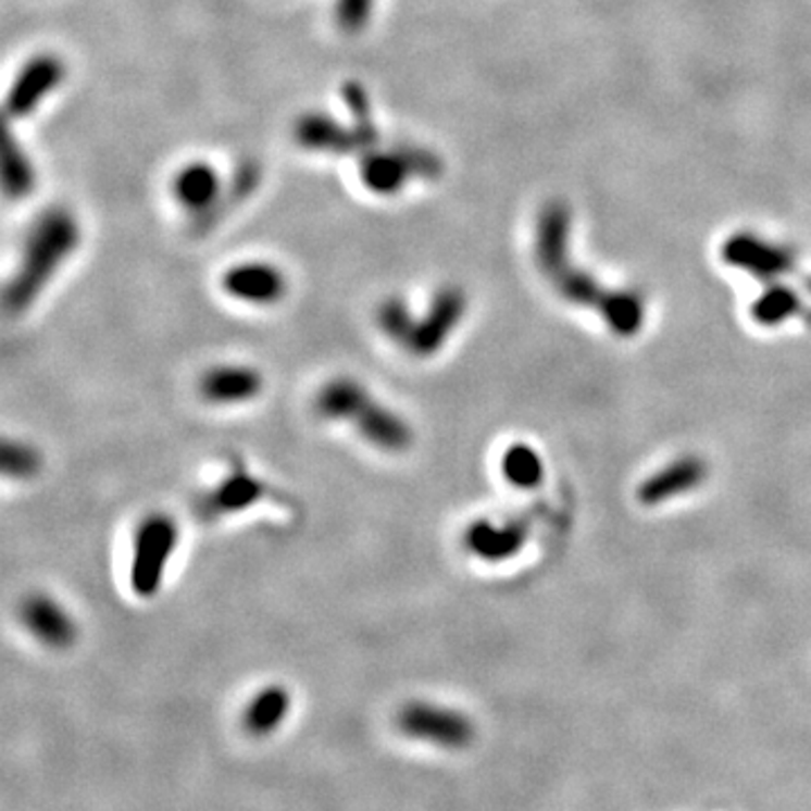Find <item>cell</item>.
I'll return each mask as SVG.
<instances>
[{
    "label": "cell",
    "mask_w": 811,
    "mask_h": 811,
    "mask_svg": "<svg viewBox=\"0 0 811 811\" xmlns=\"http://www.w3.org/2000/svg\"><path fill=\"white\" fill-rule=\"evenodd\" d=\"M359 174L367 190L379 197H390V195L401 192L403 185L409 183V178L413 176L399 147L392 151L367 149L361 155Z\"/></svg>",
    "instance_id": "17"
},
{
    "label": "cell",
    "mask_w": 811,
    "mask_h": 811,
    "mask_svg": "<svg viewBox=\"0 0 811 811\" xmlns=\"http://www.w3.org/2000/svg\"><path fill=\"white\" fill-rule=\"evenodd\" d=\"M64 77L66 64L57 54L43 52L27 59L10 88L8 115L14 120L33 115L50 92L64 82Z\"/></svg>",
    "instance_id": "10"
},
{
    "label": "cell",
    "mask_w": 811,
    "mask_h": 811,
    "mask_svg": "<svg viewBox=\"0 0 811 811\" xmlns=\"http://www.w3.org/2000/svg\"><path fill=\"white\" fill-rule=\"evenodd\" d=\"M340 96H342V100H346V104H348V109H350V113L354 117L357 127H361V129H377V127H374V122H372V107H370V98H367V92H365L363 84L348 82L346 86H342Z\"/></svg>",
    "instance_id": "28"
},
{
    "label": "cell",
    "mask_w": 811,
    "mask_h": 811,
    "mask_svg": "<svg viewBox=\"0 0 811 811\" xmlns=\"http://www.w3.org/2000/svg\"><path fill=\"white\" fill-rule=\"evenodd\" d=\"M571 210L564 201H550L541 208L535 230V258L541 273L552 279L571 264Z\"/></svg>",
    "instance_id": "13"
},
{
    "label": "cell",
    "mask_w": 811,
    "mask_h": 811,
    "mask_svg": "<svg viewBox=\"0 0 811 811\" xmlns=\"http://www.w3.org/2000/svg\"><path fill=\"white\" fill-rule=\"evenodd\" d=\"M600 316L613 334L634 336L645 325V300L640 294L627 289L609 291L604 304L600 307Z\"/></svg>",
    "instance_id": "19"
},
{
    "label": "cell",
    "mask_w": 811,
    "mask_h": 811,
    "mask_svg": "<svg viewBox=\"0 0 811 811\" xmlns=\"http://www.w3.org/2000/svg\"><path fill=\"white\" fill-rule=\"evenodd\" d=\"M550 283L554 285L557 294L564 298L571 304L577 307H588V309H598L604 304L609 289H604L596 277H592L588 271L577 269L573 264L561 269Z\"/></svg>",
    "instance_id": "20"
},
{
    "label": "cell",
    "mask_w": 811,
    "mask_h": 811,
    "mask_svg": "<svg viewBox=\"0 0 811 811\" xmlns=\"http://www.w3.org/2000/svg\"><path fill=\"white\" fill-rule=\"evenodd\" d=\"M415 316L417 314L413 307L401 296H388L377 304V309H374V323H377L379 332L401 350L411 338Z\"/></svg>",
    "instance_id": "23"
},
{
    "label": "cell",
    "mask_w": 811,
    "mask_h": 811,
    "mask_svg": "<svg viewBox=\"0 0 811 811\" xmlns=\"http://www.w3.org/2000/svg\"><path fill=\"white\" fill-rule=\"evenodd\" d=\"M264 388V372L251 363H216L199 377V395L212 406L251 403Z\"/></svg>",
    "instance_id": "11"
},
{
    "label": "cell",
    "mask_w": 811,
    "mask_h": 811,
    "mask_svg": "<svg viewBox=\"0 0 811 811\" xmlns=\"http://www.w3.org/2000/svg\"><path fill=\"white\" fill-rule=\"evenodd\" d=\"M3 178H5V192L10 199H25L29 192L35 190V183H37L33 163H29L21 142H16V138L12 136H8V142H5Z\"/></svg>",
    "instance_id": "24"
},
{
    "label": "cell",
    "mask_w": 811,
    "mask_h": 811,
    "mask_svg": "<svg viewBox=\"0 0 811 811\" xmlns=\"http://www.w3.org/2000/svg\"><path fill=\"white\" fill-rule=\"evenodd\" d=\"M296 142L307 151L319 153H354L374 149L379 140L377 129H361L357 124L346 127L329 113L309 111L296 120L294 127Z\"/></svg>",
    "instance_id": "6"
},
{
    "label": "cell",
    "mask_w": 811,
    "mask_h": 811,
    "mask_svg": "<svg viewBox=\"0 0 811 811\" xmlns=\"http://www.w3.org/2000/svg\"><path fill=\"white\" fill-rule=\"evenodd\" d=\"M728 266L751 273L758 279H777L796 266V253L787 246L766 241L753 233H735L722 246Z\"/></svg>",
    "instance_id": "8"
},
{
    "label": "cell",
    "mask_w": 811,
    "mask_h": 811,
    "mask_svg": "<svg viewBox=\"0 0 811 811\" xmlns=\"http://www.w3.org/2000/svg\"><path fill=\"white\" fill-rule=\"evenodd\" d=\"M501 472L510 485L516 489H535L544 483V460L541 456L523 442L506 449L501 458Z\"/></svg>",
    "instance_id": "22"
},
{
    "label": "cell",
    "mask_w": 811,
    "mask_h": 811,
    "mask_svg": "<svg viewBox=\"0 0 811 811\" xmlns=\"http://www.w3.org/2000/svg\"><path fill=\"white\" fill-rule=\"evenodd\" d=\"M174 199L195 214H208L222 199V176L208 163H190L172 180Z\"/></svg>",
    "instance_id": "16"
},
{
    "label": "cell",
    "mask_w": 811,
    "mask_h": 811,
    "mask_svg": "<svg viewBox=\"0 0 811 811\" xmlns=\"http://www.w3.org/2000/svg\"><path fill=\"white\" fill-rule=\"evenodd\" d=\"M399 151L403 153V159H406V163H409L413 176L426 178V180H435V178L442 176L445 163H442L438 153H433L424 147H406V145H401Z\"/></svg>",
    "instance_id": "27"
},
{
    "label": "cell",
    "mask_w": 811,
    "mask_h": 811,
    "mask_svg": "<svg viewBox=\"0 0 811 811\" xmlns=\"http://www.w3.org/2000/svg\"><path fill=\"white\" fill-rule=\"evenodd\" d=\"M178 539V523L167 512H149L140 519L134 533L129 566V586L138 598L151 600L163 588Z\"/></svg>",
    "instance_id": "3"
},
{
    "label": "cell",
    "mask_w": 811,
    "mask_h": 811,
    "mask_svg": "<svg viewBox=\"0 0 811 811\" xmlns=\"http://www.w3.org/2000/svg\"><path fill=\"white\" fill-rule=\"evenodd\" d=\"M43 470V453L25 440H5L3 474L14 481H33Z\"/></svg>",
    "instance_id": "25"
},
{
    "label": "cell",
    "mask_w": 811,
    "mask_h": 811,
    "mask_svg": "<svg viewBox=\"0 0 811 811\" xmlns=\"http://www.w3.org/2000/svg\"><path fill=\"white\" fill-rule=\"evenodd\" d=\"M800 311H802V300L794 289L785 285H771L753 302L751 316L762 327H777V325L787 323L789 319L798 316Z\"/></svg>",
    "instance_id": "21"
},
{
    "label": "cell",
    "mask_w": 811,
    "mask_h": 811,
    "mask_svg": "<svg viewBox=\"0 0 811 811\" xmlns=\"http://www.w3.org/2000/svg\"><path fill=\"white\" fill-rule=\"evenodd\" d=\"M269 496V485L246 466H235L201 498V512L210 519L239 514Z\"/></svg>",
    "instance_id": "14"
},
{
    "label": "cell",
    "mask_w": 811,
    "mask_h": 811,
    "mask_svg": "<svg viewBox=\"0 0 811 811\" xmlns=\"http://www.w3.org/2000/svg\"><path fill=\"white\" fill-rule=\"evenodd\" d=\"M395 724L401 735L442 748H462L474 737L470 716L431 701H409L401 706Z\"/></svg>",
    "instance_id": "5"
},
{
    "label": "cell",
    "mask_w": 811,
    "mask_h": 811,
    "mask_svg": "<svg viewBox=\"0 0 811 811\" xmlns=\"http://www.w3.org/2000/svg\"><path fill=\"white\" fill-rule=\"evenodd\" d=\"M529 539V523L523 516L510 519H478L466 525L462 546L472 557L489 564H501L516 557Z\"/></svg>",
    "instance_id": "9"
},
{
    "label": "cell",
    "mask_w": 811,
    "mask_h": 811,
    "mask_svg": "<svg viewBox=\"0 0 811 811\" xmlns=\"http://www.w3.org/2000/svg\"><path fill=\"white\" fill-rule=\"evenodd\" d=\"M804 285H807V289H809V294H811V277H807V283H804Z\"/></svg>",
    "instance_id": "29"
},
{
    "label": "cell",
    "mask_w": 811,
    "mask_h": 811,
    "mask_svg": "<svg viewBox=\"0 0 811 811\" xmlns=\"http://www.w3.org/2000/svg\"><path fill=\"white\" fill-rule=\"evenodd\" d=\"M708 478V464L699 456H683L661 466L638 487V501L657 508L672 498L695 491Z\"/></svg>",
    "instance_id": "15"
},
{
    "label": "cell",
    "mask_w": 811,
    "mask_h": 811,
    "mask_svg": "<svg viewBox=\"0 0 811 811\" xmlns=\"http://www.w3.org/2000/svg\"><path fill=\"white\" fill-rule=\"evenodd\" d=\"M291 693L285 685H266L262 688L241 714V726L251 737H266L275 733L291 712Z\"/></svg>",
    "instance_id": "18"
},
{
    "label": "cell",
    "mask_w": 811,
    "mask_h": 811,
    "mask_svg": "<svg viewBox=\"0 0 811 811\" xmlns=\"http://www.w3.org/2000/svg\"><path fill=\"white\" fill-rule=\"evenodd\" d=\"M374 0H336L334 16L342 33L357 35L370 23Z\"/></svg>",
    "instance_id": "26"
},
{
    "label": "cell",
    "mask_w": 811,
    "mask_h": 811,
    "mask_svg": "<svg viewBox=\"0 0 811 811\" xmlns=\"http://www.w3.org/2000/svg\"><path fill=\"white\" fill-rule=\"evenodd\" d=\"M82 241L77 216L66 208L46 210L29 228L21 262L5 289L10 314H23L39 300L50 279L59 273Z\"/></svg>",
    "instance_id": "2"
},
{
    "label": "cell",
    "mask_w": 811,
    "mask_h": 811,
    "mask_svg": "<svg viewBox=\"0 0 811 811\" xmlns=\"http://www.w3.org/2000/svg\"><path fill=\"white\" fill-rule=\"evenodd\" d=\"M222 289L233 300L269 307L285 300L289 291V279L279 266L271 262L251 260L230 266L222 275Z\"/></svg>",
    "instance_id": "12"
},
{
    "label": "cell",
    "mask_w": 811,
    "mask_h": 811,
    "mask_svg": "<svg viewBox=\"0 0 811 811\" xmlns=\"http://www.w3.org/2000/svg\"><path fill=\"white\" fill-rule=\"evenodd\" d=\"M466 307H470V298H466L462 287H440L431 298L424 314L415 316V325L409 342L403 346V352L415 359H431L440 354L464 321Z\"/></svg>",
    "instance_id": "4"
},
{
    "label": "cell",
    "mask_w": 811,
    "mask_h": 811,
    "mask_svg": "<svg viewBox=\"0 0 811 811\" xmlns=\"http://www.w3.org/2000/svg\"><path fill=\"white\" fill-rule=\"evenodd\" d=\"M314 411L327 422L350 424L384 453H406L415 442L411 422L350 374H338L316 390Z\"/></svg>",
    "instance_id": "1"
},
{
    "label": "cell",
    "mask_w": 811,
    "mask_h": 811,
    "mask_svg": "<svg viewBox=\"0 0 811 811\" xmlns=\"http://www.w3.org/2000/svg\"><path fill=\"white\" fill-rule=\"evenodd\" d=\"M18 620L27 634L50 649H68L79 638V622L68 607L50 592L35 590L18 604Z\"/></svg>",
    "instance_id": "7"
}]
</instances>
